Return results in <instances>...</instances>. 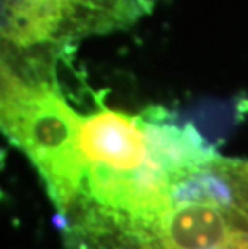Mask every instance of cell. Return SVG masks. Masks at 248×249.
Masks as SVG:
<instances>
[{
    "instance_id": "cell-1",
    "label": "cell",
    "mask_w": 248,
    "mask_h": 249,
    "mask_svg": "<svg viewBox=\"0 0 248 249\" xmlns=\"http://www.w3.org/2000/svg\"><path fill=\"white\" fill-rule=\"evenodd\" d=\"M82 118L58 89L28 81L12 68H2V127L44 177L61 217L84 192L87 162L79 146Z\"/></svg>"
},
{
    "instance_id": "cell-2",
    "label": "cell",
    "mask_w": 248,
    "mask_h": 249,
    "mask_svg": "<svg viewBox=\"0 0 248 249\" xmlns=\"http://www.w3.org/2000/svg\"><path fill=\"white\" fill-rule=\"evenodd\" d=\"M2 36L28 50L129 24L149 10V0H2Z\"/></svg>"
},
{
    "instance_id": "cell-3",
    "label": "cell",
    "mask_w": 248,
    "mask_h": 249,
    "mask_svg": "<svg viewBox=\"0 0 248 249\" xmlns=\"http://www.w3.org/2000/svg\"><path fill=\"white\" fill-rule=\"evenodd\" d=\"M160 249H248V220L229 206L174 203L156 229Z\"/></svg>"
},
{
    "instance_id": "cell-4",
    "label": "cell",
    "mask_w": 248,
    "mask_h": 249,
    "mask_svg": "<svg viewBox=\"0 0 248 249\" xmlns=\"http://www.w3.org/2000/svg\"><path fill=\"white\" fill-rule=\"evenodd\" d=\"M79 146L87 164H100L121 172H134L152 158L140 119L103 109L81 123Z\"/></svg>"
},
{
    "instance_id": "cell-5",
    "label": "cell",
    "mask_w": 248,
    "mask_h": 249,
    "mask_svg": "<svg viewBox=\"0 0 248 249\" xmlns=\"http://www.w3.org/2000/svg\"><path fill=\"white\" fill-rule=\"evenodd\" d=\"M139 119L149 142L150 158L165 171L172 185L219 160L213 146L192 124L170 123L163 109H150Z\"/></svg>"
}]
</instances>
